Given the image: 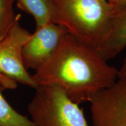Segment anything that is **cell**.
<instances>
[{
    "instance_id": "1",
    "label": "cell",
    "mask_w": 126,
    "mask_h": 126,
    "mask_svg": "<svg viewBox=\"0 0 126 126\" xmlns=\"http://www.w3.org/2000/svg\"><path fill=\"white\" fill-rule=\"evenodd\" d=\"M118 70L94 47L67 33L54 55L32 75L36 86H59L77 105L92 100L117 80ZM36 87V88H37Z\"/></svg>"
},
{
    "instance_id": "2",
    "label": "cell",
    "mask_w": 126,
    "mask_h": 126,
    "mask_svg": "<svg viewBox=\"0 0 126 126\" xmlns=\"http://www.w3.org/2000/svg\"><path fill=\"white\" fill-rule=\"evenodd\" d=\"M115 8L106 0H53L51 22L96 50Z\"/></svg>"
},
{
    "instance_id": "3",
    "label": "cell",
    "mask_w": 126,
    "mask_h": 126,
    "mask_svg": "<svg viewBox=\"0 0 126 126\" xmlns=\"http://www.w3.org/2000/svg\"><path fill=\"white\" fill-rule=\"evenodd\" d=\"M28 105L31 120L37 126H88L82 110L59 86H37Z\"/></svg>"
},
{
    "instance_id": "4",
    "label": "cell",
    "mask_w": 126,
    "mask_h": 126,
    "mask_svg": "<svg viewBox=\"0 0 126 126\" xmlns=\"http://www.w3.org/2000/svg\"><path fill=\"white\" fill-rule=\"evenodd\" d=\"M20 16L0 42V74L17 83L35 89L37 86L25 68L22 58L23 47L31 33L20 25Z\"/></svg>"
},
{
    "instance_id": "5",
    "label": "cell",
    "mask_w": 126,
    "mask_h": 126,
    "mask_svg": "<svg viewBox=\"0 0 126 126\" xmlns=\"http://www.w3.org/2000/svg\"><path fill=\"white\" fill-rule=\"evenodd\" d=\"M90 103L93 126H126V76L117 78Z\"/></svg>"
},
{
    "instance_id": "6",
    "label": "cell",
    "mask_w": 126,
    "mask_h": 126,
    "mask_svg": "<svg viewBox=\"0 0 126 126\" xmlns=\"http://www.w3.org/2000/svg\"><path fill=\"white\" fill-rule=\"evenodd\" d=\"M67 33L62 26L51 22L36 28L25 44L22 58L25 68L37 71L54 55Z\"/></svg>"
},
{
    "instance_id": "7",
    "label": "cell",
    "mask_w": 126,
    "mask_h": 126,
    "mask_svg": "<svg viewBox=\"0 0 126 126\" xmlns=\"http://www.w3.org/2000/svg\"><path fill=\"white\" fill-rule=\"evenodd\" d=\"M126 47V6L115 9L106 33L96 50L106 61L113 59Z\"/></svg>"
},
{
    "instance_id": "8",
    "label": "cell",
    "mask_w": 126,
    "mask_h": 126,
    "mask_svg": "<svg viewBox=\"0 0 126 126\" xmlns=\"http://www.w3.org/2000/svg\"><path fill=\"white\" fill-rule=\"evenodd\" d=\"M20 9L33 17L36 28L51 22L53 0H14Z\"/></svg>"
},
{
    "instance_id": "9",
    "label": "cell",
    "mask_w": 126,
    "mask_h": 126,
    "mask_svg": "<svg viewBox=\"0 0 126 126\" xmlns=\"http://www.w3.org/2000/svg\"><path fill=\"white\" fill-rule=\"evenodd\" d=\"M3 89L0 83V126H37L11 106L3 95Z\"/></svg>"
},
{
    "instance_id": "10",
    "label": "cell",
    "mask_w": 126,
    "mask_h": 126,
    "mask_svg": "<svg viewBox=\"0 0 126 126\" xmlns=\"http://www.w3.org/2000/svg\"><path fill=\"white\" fill-rule=\"evenodd\" d=\"M14 0H0V42L12 29L20 15L15 14Z\"/></svg>"
},
{
    "instance_id": "11",
    "label": "cell",
    "mask_w": 126,
    "mask_h": 126,
    "mask_svg": "<svg viewBox=\"0 0 126 126\" xmlns=\"http://www.w3.org/2000/svg\"><path fill=\"white\" fill-rule=\"evenodd\" d=\"M0 83L4 89H15L17 87V83L12 80L9 79L4 75L0 74Z\"/></svg>"
},
{
    "instance_id": "12",
    "label": "cell",
    "mask_w": 126,
    "mask_h": 126,
    "mask_svg": "<svg viewBox=\"0 0 126 126\" xmlns=\"http://www.w3.org/2000/svg\"><path fill=\"white\" fill-rule=\"evenodd\" d=\"M126 76V57L124 59L122 65L119 70H118V75L117 78L120 77H123Z\"/></svg>"
},
{
    "instance_id": "13",
    "label": "cell",
    "mask_w": 126,
    "mask_h": 126,
    "mask_svg": "<svg viewBox=\"0 0 126 126\" xmlns=\"http://www.w3.org/2000/svg\"><path fill=\"white\" fill-rule=\"evenodd\" d=\"M126 6V0H117V2L116 4V8L119 9L123 8Z\"/></svg>"
},
{
    "instance_id": "14",
    "label": "cell",
    "mask_w": 126,
    "mask_h": 126,
    "mask_svg": "<svg viewBox=\"0 0 126 126\" xmlns=\"http://www.w3.org/2000/svg\"><path fill=\"white\" fill-rule=\"evenodd\" d=\"M106 1H108L110 3V4H111L114 6H116V2H117V0H106Z\"/></svg>"
}]
</instances>
